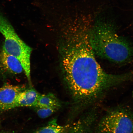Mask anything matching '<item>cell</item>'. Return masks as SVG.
<instances>
[{
  "label": "cell",
  "instance_id": "obj_4",
  "mask_svg": "<svg viewBox=\"0 0 133 133\" xmlns=\"http://www.w3.org/2000/svg\"><path fill=\"white\" fill-rule=\"evenodd\" d=\"M94 133H133V114L124 108L109 111L96 124Z\"/></svg>",
  "mask_w": 133,
  "mask_h": 133
},
{
  "label": "cell",
  "instance_id": "obj_12",
  "mask_svg": "<svg viewBox=\"0 0 133 133\" xmlns=\"http://www.w3.org/2000/svg\"><path fill=\"white\" fill-rule=\"evenodd\" d=\"M0 126H1V125H0Z\"/></svg>",
  "mask_w": 133,
  "mask_h": 133
},
{
  "label": "cell",
  "instance_id": "obj_1",
  "mask_svg": "<svg viewBox=\"0 0 133 133\" xmlns=\"http://www.w3.org/2000/svg\"><path fill=\"white\" fill-rule=\"evenodd\" d=\"M81 28L74 43L63 56L64 77L74 104L84 109L99 100L110 89L132 77L131 72L108 74L96 61L89 42L87 26Z\"/></svg>",
  "mask_w": 133,
  "mask_h": 133
},
{
  "label": "cell",
  "instance_id": "obj_3",
  "mask_svg": "<svg viewBox=\"0 0 133 133\" xmlns=\"http://www.w3.org/2000/svg\"><path fill=\"white\" fill-rule=\"evenodd\" d=\"M0 32L4 38L3 49L19 60L31 85L30 57L32 49L19 37L12 25L1 12Z\"/></svg>",
  "mask_w": 133,
  "mask_h": 133
},
{
  "label": "cell",
  "instance_id": "obj_2",
  "mask_svg": "<svg viewBox=\"0 0 133 133\" xmlns=\"http://www.w3.org/2000/svg\"><path fill=\"white\" fill-rule=\"evenodd\" d=\"M90 43L95 54L115 63L128 62L133 57V48L119 36L111 25L97 23L90 28Z\"/></svg>",
  "mask_w": 133,
  "mask_h": 133
},
{
  "label": "cell",
  "instance_id": "obj_9",
  "mask_svg": "<svg viewBox=\"0 0 133 133\" xmlns=\"http://www.w3.org/2000/svg\"><path fill=\"white\" fill-rule=\"evenodd\" d=\"M69 125L61 126L57 124L56 119L50 121L46 125L41 128L35 133H71Z\"/></svg>",
  "mask_w": 133,
  "mask_h": 133
},
{
  "label": "cell",
  "instance_id": "obj_11",
  "mask_svg": "<svg viewBox=\"0 0 133 133\" xmlns=\"http://www.w3.org/2000/svg\"><path fill=\"white\" fill-rule=\"evenodd\" d=\"M0 133H8L7 132H0Z\"/></svg>",
  "mask_w": 133,
  "mask_h": 133
},
{
  "label": "cell",
  "instance_id": "obj_5",
  "mask_svg": "<svg viewBox=\"0 0 133 133\" xmlns=\"http://www.w3.org/2000/svg\"><path fill=\"white\" fill-rule=\"evenodd\" d=\"M26 89L24 86L5 84L0 88V110L6 111L15 108L17 97Z\"/></svg>",
  "mask_w": 133,
  "mask_h": 133
},
{
  "label": "cell",
  "instance_id": "obj_8",
  "mask_svg": "<svg viewBox=\"0 0 133 133\" xmlns=\"http://www.w3.org/2000/svg\"><path fill=\"white\" fill-rule=\"evenodd\" d=\"M60 102L56 96L52 93L40 94L37 103L34 108H51L56 109L61 107Z\"/></svg>",
  "mask_w": 133,
  "mask_h": 133
},
{
  "label": "cell",
  "instance_id": "obj_7",
  "mask_svg": "<svg viewBox=\"0 0 133 133\" xmlns=\"http://www.w3.org/2000/svg\"><path fill=\"white\" fill-rule=\"evenodd\" d=\"M40 94L32 87L21 91L17 97L15 108L29 107H34L37 103Z\"/></svg>",
  "mask_w": 133,
  "mask_h": 133
},
{
  "label": "cell",
  "instance_id": "obj_6",
  "mask_svg": "<svg viewBox=\"0 0 133 133\" xmlns=\"http://www.w3.org/2000/svg\"><path fill=\"white\" fill-rule=\"evenodd\" d=\"M0 65L3 70L10 74H19L24 71L19 60L3 49L0 53Z\"/></svg>",
  "mask_w": 133,
  "mask_h": 133
},
{
  "label": "cell",
  "instance_id": "obj_10",
  "mask_svg": "<svg viewBox=\"0 0 133 133\" xmlns=\"http://www.w3.org/2000/svg\"><path fill=\"white\" fill-rule=\"evenodd\" d=\"M38 116L42 119L46 118L54 114L57 110L51 108H34Z\"/></svg>",
  "mask_w": 133,
  "mask_h": 133
}]
</instances>
